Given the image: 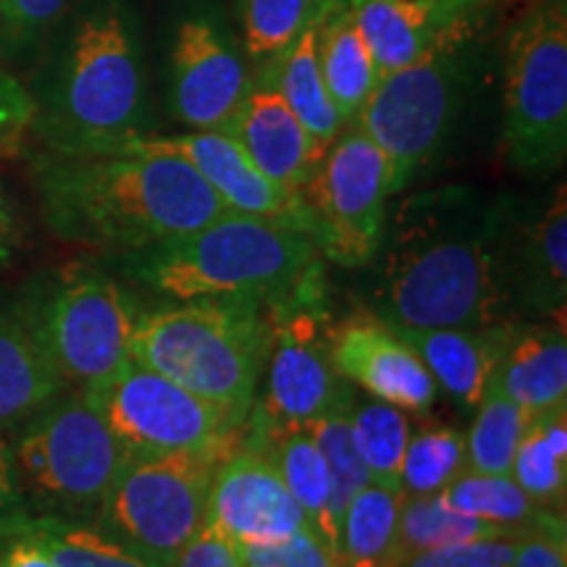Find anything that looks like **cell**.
I'll list each match as a JSON object with an SVG mask.
<instances>
[{"label":"cell","instance_id":"1","mask_svg":"<svg viewBox=\"0 0 567 567\" xmlns=\"http://www.w3.org/2000/svg\"><path fill=\"white\" fill-rule=\"evenodd\" d=\"M507 210L465 187L396 205L375 252V316L400 329H486L513 323L502 287Z\"/></svg>","mask_w":567,"mask_h":567},{"label":"cell","instance_id":"2","mask_svg":"<svg viewBox=\"0 0 567 567\" xmlns=\"http://www.w3.org/2000/svg\"><path fill=\"white\" fill-rule=\"evenodd\" d=\"M38 53L27 90L42 151L118 153L151 134L145 48L130 0H71Z\"/></svg>","mask_w":567,"mask_h":567},{"label":"cell","instance_id":"3","mask_svg":"<svg viewBox=\"0 0 567 567\" xmlns=\"http://www.w3.org/2000/svg\"><path fill=\"white\" fill-rule=\"evenodd\" d=\"M48 229L71 245L124 255L168 243L231 213L187 161L130 147L118 153L32 155Z\"/></svg>","mask_w":567,"mask_h":567},{"label":"cell","instance_id":"4","mask_svg":"<svg viewBox=\"0 0 567 567\" xmlns=\"http://www.w3.org/2000/svg\"><path fill=\"white\" fill-rule=\"evenodd\" d=\"M111 258H118L126 279L179 302H274L321 268V252L308 234L239 213Z\"/></svg>","mask_w":567,"mask_h":567},{"label":"cell","instance_id":"5","mask_svg":"<svg viewBox=\"0 0 567 567\" xmlns=\"http://www.w3.org/2000/svg\"><path fill=\"white\" fill-rule=\"evenodd\" d=\"M271 344L268 302L189 300L140 313L130 358L245 423Z\"/></svg>","mask_w":567,"mask_h":567},{"label":"cell","instance_id":"6","mask_svg":"<svg viewBox=\"0 0 567 567\" xmlns=\"http://www.w3.org/2000/svg\"><path fill=\"white\" fill-rule=\"evenodd\" d=\"M484 3L450 27L408 66L384 74L358 122L392 166V195L402 193L450 145L465 109L478 59Z\"/></svg>","mask_w":567,"mask_h":567},{"label":"cell","instance_id":"7","mask_svg":"<svg viewBox=\"0 0 567 567\" xmlns=\"http://www.w3.org/2000/svg\"><path fill=\"white\" fill-rule=\"evenodd\" d=\"M66 389L97 386L130 360L142 310L113 276L90 260L34 279L11 302Z\"/></svg>","mask_w":567,"mask_h":567},{"label":"cell","instance_id":"8","mask_svg":"<svg viewBox=\"0 0 567 567\" xmlns=\"http://www.w3.org/2000/svg\"><path fill=\"white\" fill-rule=\"evenodd\" d=\"M9 439L30 515L95 523L126 452L84 392L61 389Z\"/></svg>","mask_w":567,"mask_h":567},{"label":"cell","instance_id":"9","mask_svg":"<svg viewBox=\"0 0 567 567\" xmlns=\"http://www.w3.org/2000/svg\"><path fill=\"white\" fill-rule=\"evenodd\" d=\"M231 452L126 455L105 494L95 526L153 567H172L205 526L218 465Z\"/></svg>","mask_w":567,"mask_h":567},{"label":"cell","instance_id":"10","mask_svg":"<svg viewBox=\"0 0 567 567\" xmlns=\"http://www.w3.org/2000/svg\"><path fill=\"white\" fill-rule=\"evenodd\" d=\"M505 151L517 172L547 176L567 155V3H538L505 48Z\"/></svg>","mask_w":567,"mask_h":567},{"label":"cell","instance_id":"11","mask_svg":"<svg viewBox=\"0 0 567 567\" xmlns=\"http://www.w3.org/2000/svg\"><path fill=\"white\" fill-rule=\"evenodd\" d=\"M271 344L266 358V394L250 408L245 429L305 425L318 417L347 413L354 394L337 373L329 352L331 323L323 308V266L297 284L292 292L268 302Z\"/></svg>","mask_w":567,"mask_h":567},{"label":"cell","instance_id":"12","mask_svg":"<svg viewBox=\"0 0 567 567\" xmlns=\"http://www.w3.org/2000/svg\"><path fill=\"white\" fill-rule=\"evenodd\" d=\"M126 455L234 452L243 425L203 396L130 358L116 373L84 392Z\"/></svg>","mask_w":567,"mask_h":567},{"label":"cell","instance_id":"13","mask_svg":"<svg viewBox=\"0 0 567 567\" xmlns=\"http://www.w3.org/2000/svg\"><path fill=\"white\" fill-rule=\"evenodd\" d=\"M389 195L386 155L360 126H347L300 189L318 252L342 268L371 264L384 237Z\"/></svg>","mask_w":567,"mask_h":567},{"label":"cell","instance_id":"14","mask_svg":"<svg viewBox=\"0 0 567 567\" xmlns=\"http://www.w3.org/2000/svg\"><path fill=\"white\" fill-rule=\"evenodd\" d=\"M255 74L224 13L187 6L168 45V111L189 130L224 132L250 95Z\"/></svg>","mask_w":567,"mask_h":567},{"label":"cell","instance_id":"15","mask_svg":"<svg viewBox=\"0 0 567 567\" xmlns=\"http://www.w3.org/2000/svg\"><path fill=\"white\" fill-rule=\"evenodd\" d=\"M130 147L172 153L176 158L187 161L231 213L287 226V229H297L310 237V213L305 208L302 197L268 179L226 132H151L134 140Z\"/></svg>","mask_w":567,"mask_h":567},{"label":"cell","instance_id":"16","mask_svg":"<svg viewBox=\"0 0 567 567\" xmlns=\"http://www.w3.org/2000/svg\"><path fill=\"white\" fill-rule=\"evenodd\" d=\"M331 363L342 379L405 413H425L436 402V381L413 347L375 313L331 323Z\"/></svg>","mask_w":567,"mask_h":567},{"label":"cell","instance_id":"17","mask_svg":"<svg viewBox=\"0 0 567 567\" xmlns=\"http://www.w3.org/2000/svg\"><path fill=\"white\" fill-rule=\"evenodd\" d=\"M205 526L234 544L276 542L310 526L271 457L239 446L218 465L208 494Z\"/></svg>","mask_w":567,"mask_h":567},{"label":"cell","instance_id":"18","mask_svg":"<svg viewBox=\"0 0 567 567\" xmlns=\"http://www.w3.org/2000/svg\"><path fill=\"white\" fill-rule=\"evenodd\" d=\"M502 287L509 310L547 316L565 313L567 300V197L559 184L551 200L520 229L502 237Z\"/></svg>","mask_w":567,"mask_h":567},{"label":"cell","instance_id":"19","mask_svg":"<svg viewBox=\"0 0 567 567\" xmlns=\"http://www.w3.org/2000/svg\"><path fill=\"white\" fill-rule=\"evenodd\" d=\"M268 179L300 195L326 151L313 140L287 101L268 82H255L243 109L224 130Z\"/></svg>","mask_w":567,"mask_h":567},{"label":"cell","instance_id":"20","mask_svg":"<svg viewBox=\"0 0 567 567\" xmlns=\"http://www.w3.org/2000/svg\"><path fill=\"white\" fill-rule=\"evenodd\" d=\"M484 0H347L379 74L413 63Z\"/></svg>","mask_w":567,"mask_h":567},{"label":"cell","instance_id":"21","mask_svg":"<svg viewBox=\"0 0 567 567\" xmlns=\"http://www.w3.org/2000/svg\"><path fill=\"white\" fill-rule=\"evenodd\" d=\"M515 323H496L486 329H392L413 347L436 386L463 410H476L492 384Z\"/></svg>","mask_w":567,"mask_h":567},{"label":"cell","instance_id":"22","mask_svg":"<svg viewBox=\"0 0 567 567\" xmlns=\"http://www.w3.org/2000/svg\"><path fill=\"white\" fill-rule=\"evenodd\" d=\"M492 384L528 415L567 405L565 326H513Z\"/></svg>","mask_w":567,"mask_h":567},{"label":"cell","instance_id":"23","mask_svg":"<svg viewBox=\"0 0 567 567\" xmlns=\"http://www.w3.org/2000/svg\"><path fill=\"white\" fill-rule=\"evenodd\" d=\"M316 55L339 116L352 126L381 74L347 0H321L316 13Z\"/></svg>","mask_w":567,"mask_h":567},{"label":"cell","instance_id":"24","mask_svg":"<svg viewBox=\"0 0 567 567\" xmlns=\"http://www.w3.org/2000/svg\"><path fill=\"white\" fill-rule=\"evenodd\" d=\"M245 429V425H243ZM243 446L266 452L271 463L279 471L289 492L302 507L310 528L323 538L326 547L337 555L334 534L329 523V499H331V481L329 467L318 450V444L310 436L305 425H279V429L264 431H243Z\"/></svg>","mask_w":567,"mask_h":567},{"label":"cell","instance_id":"25","mask_svg":"<svg viewBox=\"0 0 567 567\" xmlns=\"http://www.w3.org/2000/svg\"><path fill=\"white\" fill-rule=\"evenodd\" d=\"M63 381L13 308L0 310V431H13L61 392Z\"/></svg>","mask_w":567,"mask_h":567},{"label":"cell","instance_id":"26","mask_svg":"<svg viewBox=\"0 0 567 567\" xmlns=\"http://www.w3.org/2000/svg\"><path fill=\"white\" fill-rule=\"evenodd\" d=\"M255 82L271 84L323 151H329L339 134L344 132L347 124L339 116L337 105L326 90L321 66H318L316 19L305 27L300 38L292 42V48Z\"/></svg>","mask_w":567,"mask_h":567},{"label":"cell","instance_id":"27","mask_svg":"<svg viewBox=\"0 0 567 567\" xmlns=\"http://www.w3.org/2000/svg\"><path fill=\"white\" fill-rule=\"evenodd\" d=\"M509 476L538 509L563 513L567 494V405L528 417Z\"/></svg>","mask_w":567,"mask_h":567},{"label":"cell","instance_id":"28","mask_svg":"<svg viewBox=\"0 0 567 567\" xmlns=\"http://www.w3.org/2000/svg\"><path fill=\"white\" fill-rule=\"evenodd\" d=\"M481 538H517L515 530H507L494 523L478 520L446 505L442 494L405 496L396 520V536L386 567H400L421 551L455 547Z\"/></svg>","mask_w":567,"mask_h":567},{"label":"cell","instance_id":"29","mask_svg":"<svg viewBox=\"0 0 567 567\" xmlns=\"http://www.w3.org/2000/svg\"><path fill=\"white\" fill-rule=\"evenodd\" d=\"M405 494L384 484H365L352 496L339 526V567H386Z\"/></svg>","mask_w":567,"mask_h":567},{"label":"cell","instance_id":"30","mask_svg":"<svg viewBox=\"0 0 567 567\" xmlns=\"http://www.w3.org/2000/svg\"><path fill=\"white\" fill-rule=\"evenodd\" d=\"M318 9L321 0H237L243 48L255 80L292 48Z\"/></svg>","mask_w":567,"mask_h":567},{"label":"cell","instance_id":"31","mask_svg":"<svg viewBox=\"0 0 567 567\" xmlns=\"http://www.w3.org/2000/svg\"><path fill=\"white\" fill-rule=\"evenodd\" d=\"M528 417L526 410L509 400L499 386L488 384L465 436L467 471L486 473V476H509Z\"/></svg>","mask_w":567,"mask_h":567},{"label":"cell","instance_id":"32","mask_svg":"<svg viewBox=\"0 0 567 567\" xmlns=\"http://www.w3.org/2000/svg\"><path fill=\"white\" fill-rule=\"evenodd\" d=\"M21 530L38 538L55 567H153L95 523L32 515Z\"/></svg>","mask_w":567,"mask_h":567},{"label":"cell","instance_id":"33","mask_svg":"<svg viewBox=\"0 0 567 567\" xmlns=\"http://www.w3.org/2000/svg\"><path fill=\"white\" fill-rule=\"evenodd\" d=\"M446 505L460 513L494 523L523 536L549 509H538L513 476H486V473L465 471L442 492Z\"/></svg>","mask_w":567,"mask_h":567},{"label":"cell","instance_id":"34","mask_svg":"<svg viewBox=\"0 0 567 567\" xmlns=\"http://www.w3.org/2000/svg\"><path fill=\"white\" fill-rule=\"evenodd\" d=\"M350 425L371 481L400 488L402 457L413 434L405 410L386 402H363L350 408Z\"/></svg>","mask_w":567,"mask_h":567},{"label":"cell","instance_id":"35","mask_svg":"<svg viewBox=\"0 0 567 567\" xmlns=\"http://www.w3.org/2000/svg\"><path fill=\"white\" fill-rule=\"evenodd\" d=\"M305 429L310 431V436H313V442L318 444V450H321V455L326 460V467H329V523L337 544L344 509L360 488L371 484V473H368L363 457H360L358 452V444H354L350 410H347V413L318 417V421L305 423Z\"/></svg>","mask_w":567,"mask_h":567},{"label":"cell","instance_id":"36","mask_svg":"<svg viewBox=\"0 0 567 567\" xmlns=\"http://www.w3.org/2000/svg\"><path fill=\"white\" fill-rule=\"evenodd\" d=\"M467 467L465 434L457 429H423L410 434L402 457L400 488L405 496L442 494Z\"/></svg>","mask_w":567,"mask_h":567},{"label":"cell","instance_id":"37","mask_svg":"<svg viewBox=\"0 0 567 567\" xmlns=\"http://www.w3.org/2000/svg\"><path fill=\"white\" fill-rule=\"evenodd\" d=\"M71 0H0V61H24L40 51Z\"/></svg>","mask_w":567,"mask_h":567},{"label":"cell","instance_id":"38","mask_svg":"<svg viewBox=\"0 0 567 567\" xmlns=\"http://www.w3.org/2000/svg\"><path fill=\"white\" fill-rule=\"evenodd\" d=\"M239 557L245 567H339L334 551L310 526L276 542L239 544Z\"/></svg>","mask_w":567,"mask_h":567},{"label":"cell","instance_id":"39","mask_svg":"<svg viewBox=\"0 0 567 567\" xmlns=\"http://www.w3.org/2000/svg\"><path fill=\"white\" fill-rule=\"evenodd\" d=\"M515 538H481L455 547L421 551L400 567H513Z\"/></svg>","mask_w":567,"mask_h":567},{"label":"cell","instance_id":"40","mask_svg":"<svg viewBox=\"0 0 567 567\" xmlns=\"http://www.w3.org/2000/svg\"><path fill=\"white\" fill-rule=\"evenodd\" d=\"M513 567H567L565 513H544L515 538Z\"/></svg>","mask_w":567,"mask_h":567},{"label":"cell","instance_id":"41","mask_svg":"<svg viewBox=\"0 0 567 567\" xmlns=\"http://www.w3.org/2000/svg\"><path fill=\"white\" fill-rule=\"evenodd\" d=\"M34 105L24 82L0 69V155L11 158L24 151L32 134Z\"/></svg>","mask_w":567,"mask_h":567},{"label":"cell","instance_id":"42","mask_svg":"<svg viewBox=\"0 0 567 567\" xmlns=\"http://www.w3.org/2000/svg\"><path fill=\"white\" fill-rule=\"evenodd\" d=\"M30 509L19 494L17 473H13L9 431H0V542L19 534L30 523Z\"/></svg>","mask_w":567,"mask_h":567},{"label":"cell","instance_id":"43","mask_svg":"<svg viewBox=\"0 0 567 567\" xmlns=\"http://www.w3.org/2000/svg\"><path fill=\"white\" fill-rule=\"evenodd\" d=\"M172 567H245L239 557V547L218 534L216 528L203 526L189 538V544L179 551Z\"/></svg>","mask_w":567,"mask_h":567},{"label":"cell","instance_id":"44","mask_svg":"<svg viewBox=\"0 0 567 567\" xmlns=\"http://www.w3.org/2000/svg\"><path fill=\"white\" fill-rule=\"evenodd\" d=\"M0 567H55V563L30 530H19V534L3 538Z\"/></svg>","mask_w":567,"mask_h":567},{"label":"cell","instance_id":"45","mask_svg":"<svg viewBox=\"0 0 567 567\" xmlns=\"http://www.w3.org/2000/svg\"><path fill=\"white\" fill-rule=\"evenodd\" d=\"M19 245V216L17 205L0 184V266L9 264L13 250Z\"/></svg>","mask_w":567,"mask_h":567},{"label":"cell","instance_id":"46","mask_svg":"<svg viewBox=\"0 0 567 567\" xmlns=\"http://www.w3.org/2000/svg\"><path fill=\"white\" fill-rule=\"evenodd\" d=\"M555 3H567V0H555Z\"/></svg>","mask_w":567,"mask_h":567}]
</instances>
